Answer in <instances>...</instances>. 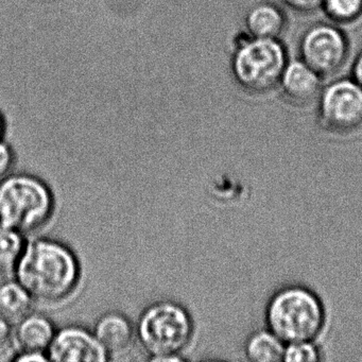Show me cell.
Returning a JSON list of instances; mask_svg holds the SVG:
<instances>
[{
  "instance_id": "6da1fadb",
  "label": "cell",
  "mask_w": 362,
  "mask_h": 362,
  "mask_svg": "<svg viewBox=\"0 0 362 362\" xmlns=\"http://www.w3.org/2000/svg\"><path fill=\"white\" fill-rule=\"evenodd\" d=\"M14 273L33 300L56 303L73 293L80 269L69 247L52 239H37L25 245Z\"/></svg>"
},
{
  "instance_id": "7a4b0ae2",
  "label": "cell",
  "mask_w": 362,
  "mask_h": 362,
  "mask_svg": "<svg viewBox=\"0 0 362 362\" xmlns=\"http://www.w3.org/2000/svg\"><path fill=\"white\" fill-rule=\"evenodd\" d=\"M289 60L281 39H259L241 30L230 42V76L247 96H266L276 90Z\"/></svg>"
},
{
  "instance_id": "3957f363",
  "label": "cell",
  "mask_w": 362,
  "mask_h": 362,
  "mask_svg": "<svg viewBox=\"0 0 362 362\" xmlns=\"http://www.w3.org/2000/svg\"><path fill=\"white\" fill-rule=\"evenodd\" d=\"M54 206L52 192L37 177L9 175L0 181V223L22 234L45 226Z\"/></svg>"
},
{
  "instance_id": "277c9868",
  "label": "cell",
  "mask_w": 362,
  "mask_h": 362,
  "mask_svg": "<svg viewBox=\"0 0 362 362\" xmlns=\"http://www.w3.org/2000/svg\"><path fill=\"white\" fill-rule=\"evenodd\" d=\"M270 332L284 343L313 341L323 328L325 313L317 296L306 288L277 292L267 311Z\"/></svg>"
},
{
  "instance_id": "5b68a950",
  "label": "cell",
  "mask_w": 362,
  "mask_h": 362,
  "mask_svg": "<svg viewBox=\"0 0 362 362\" xmlns=\"http://www.w3.org/2000/svg\"><path fill=\"white\" fill-rule=\"evenodd\" d=\"M194 326L187 311L173 302H160L146 309L137 334L152 361H180V353L189 344Z\"/></svg>"
},
{
  "instance_id": "8992f818",
  "label": "cell",
  "mask_w": 362,
  "mask_h": 362,
  "mask_svg": "<svg viewBox=\"0 0 362 362\" xmlns=\"http://www.w3.org/2000/svg\"><path fill=\"white\" fill-rule=\"evenodd\" d=\"M351 57V41L342 27L326 20L304 29L298 37V58L324 80L342 71Z\"/></svg>"
},
{
  "instance_id": "52a82bcc",
  "label": "cell",
  "mask_w": 362,
  "mask_h": 362,
  "mask_svg": "<svg viewBox=\"0 0 362 362\" xmlns=\"http://www.w3.org/2000/svg\"><path fill=\"white\" fill-rule=\"evenodd\" d=\"M315 105L323 130L336 135L362 130V88L351 76L324 83Z\"/></svg>"
},
{
  "instance_id": "ba28073f",
  "label": "cell",
  "mask_w": 362,
  "mask_h": 362,
  "mask_svg": "<svg viewBox=\"0 0 362 362\" xmlns=\"http://www.w3.org/2000/svg\"><path fill=\"white\" fill-rule=\"evenodd\" d=\"M48 358L54 362H103L109 355L95 336L79 326L59 330L47 349Z\"/></svg>"
},
{
  "instance_id": "9c48e42d",
  "label": "cell",
  "mask_w": 362,
  "mask_h": 362,
  "mask_svg": "<svg viewBox=\"0 0 362 362\" xmlns=\"http://www.w3.org/2000/svg\"><path fill=\"white\" fill-rule=\"evenodd\" d=\"M324 79L300 59H290L286 65L277 90L281 99L288 105L296 107H305L315 103Z\"/></svg>"
},
{
  "instance_id": "30bf717a",
  "label": "cell",
  "mask_w": 362,
  "mask_h": 362,
  "mask_svg": "<svg viewBox=\"0 0 362 362\" xmlns=\"http://www.w3.org/2000/svg\"><path fill=\"white\" fill-rule=\"evenodd\" d=\"M288 26L287 12L270 0H262L250 6L243 16V30L259 39H281Z\"/></svg>"
},
{
  "instance_id": "8fae6325",
  "label": "cell",
  "mask_w": 362,
  "mask_h": 362,
  "mask_svg": "<svg viewBox=\"0 0 362 362\" xmlns=\"http://www.w3.org/2000/svg\"><path fill=\"white\" fill-rule=\"evenodd\" d=\"M93 332L109 356L127 353L134 340V329L128 317L117 313L103 315Z\"/></svg>"
},
{
  "instance_id": "7c38bea8",
  "label": "cell",
  "mask_w": 362,
  "mask_h": 362,
  "mask_svg": "<svg viewBox=\"0 0 362 362\" xmlns=\"http://www.w3.org/2000/svg\"><path fill=\"white\" fill-rule=\"evenodd\" d=\"M48 317L37 313H29L18 323L14 339L23 351H47L56 334Z\"/></svg>"
},
{
  "instance_id": "4fadbf2b",
  "label": "cell",
  "mask_w": 362,
  "mask_h": 362,
  "mask_svg": "<svg viewBox=\"0 0 362 362\" xmlns=\"http://www.w3.org/2000/svg\"><path fill=\"white\" fill-rule=\"evenodd\" d=\"M33 300V296L16 279L0 285V315L11 324H18L31 313Z\"/></svg>"
},
{
  "instance_id": "5bb4252c",
  "label": "cell",
  "mask_w": 362,
  "mask_h": 362,
  "mask_svg": "<svg viewBox=\"0 0 362 362\" xmlns=\"http://www.w3.org/2000/svg\"><path fill=\"white\" fill-rule=\"evenodd\" d=\"M273 332H260L247 340L245 351L254 362H277L284 359L285 347Z\"/></svg>"
},
{
  "instance_id": "9a60e30c",
  "label": "cell",
  "mask_w": 362,
  "mask_h": 362,
  "mask_svg": "<svg viewBox=\"0 0 362 362\" xmlns=\"http://www.w3.org/2000/svg\"><path fill=\"white\" fill-rule=\"evenodd\" d=\"M25 245L22 233L0 223V274L14 271Z\"/></svg>"
},
{
  "instance_id": "2e32d148",
  "label": "cell",
  "mask_w": 362,
  "mask_h": 362,
  "mask_svg": "<svg viewBox=\"0 0 362 362\" xmlns=\"http://www.w3.org/2000/svg\"><path fill=\"white\" fill-rule=\"evenodd\" d=\"M320 11L338 26H351L362 18V0H322Z\"/></svg>"
},
{
  "instance_id": "e0dca14e",
  "label": "cell",
  "mask_w": 362,
  "mask_h": 362,
  "mask_svg": "<svg viewBox=\"0 0 362 362\" xmlns=\"http://www.w3.org/2000/svg\"><path fill=\"white\" fill-rule=\"evenodd\" d=\"M284 361L315 362L319 360V354L311 341L290 343L285 347Z\"/></svg>"
},
{
  "instance_id": "ac0fdd59",
  "label": "cell",
  "mask_w": 362,
  "mask_h": 362,
  "mask_svg": "<svg viewBox=\"0 0 362 362\" xmlns=\"http://www.w3.org/2000/svg\"><path fill=\"white\" fill-rule=\"evenodd\" d=\"M283 5L294 13L311 16L321 9L322 0H281Z\"/></svg>"
},
{
  "instance_id": "d6986e66",
  "label": "cell",
  "mask_w": 362,
  "mask_h": 362,
  "mask_svg": "<svg viewBox=\"0 0 362 362\" xmlns=\"http://www.w3.org/2000/svg\"><path fill=\"white\" fill-rule=\"evenodd\" d=\"M13 160L11 148L3 139H0V181L10 175Z\"/></svg>"
},
{
  "instance_id": "ffe728a7",
  "label": "cell",
  "mask_w": 362,
  "mask_h": 362,
  "mask_svg": "<svg viewBox=\"0 0 362 362\" xmlns=\"http://www.w3.org/2000/svg\"><path fill=\"white\" fill-rule=\"evenodd\" d=\"M11 323L0 315V356L7 353L11 344Z\"/></svg>"
},
{
  "instance_id": "44dd1931",
  "label": "cell",
  "mask_w": 362,
  "mask_h": 362,
  "mask_svg": "<svg viewBox=\"0 0 362 362\" xmlns=\"http://www.w3.org/2000/svg\"><path fill=\"white\" fill-rule=\"evenodd\" d=\"M49 358L42 351H21L18 356L14 358L16 362H43L48 361Z\"/></svg>"
},
{
  "instance_id": "7402d4cb",
  "label": "cell",
  "mask_w": 362,
  "mask_h": 362,
  "mask_svg": "<svg viewBox=\"0 0 362 362\" xmlns=\"http://www.w3.org/2000/svg\"><path fill=\"white\" fill-rule=\"evenodd\" d=\"M351 76L362 88V49L356 54L351 67Z\"/></svg>"
},
{
  "instance_id": "603a6c76",
  "label": "cell",
  "mask_w": 362,
  "mask_h": 362,
  "mask_svg": "<svg viewBox=\"0 0 362 362\" xmlns=\"http://www.w3.org/2000/svg\"><path fill=\"white\" fill-rule=\"evenodd\" d=\"M4 130H5V119H4L3 114L0 113V139L3 136Z\"/></svg>"
}]
</instances>
